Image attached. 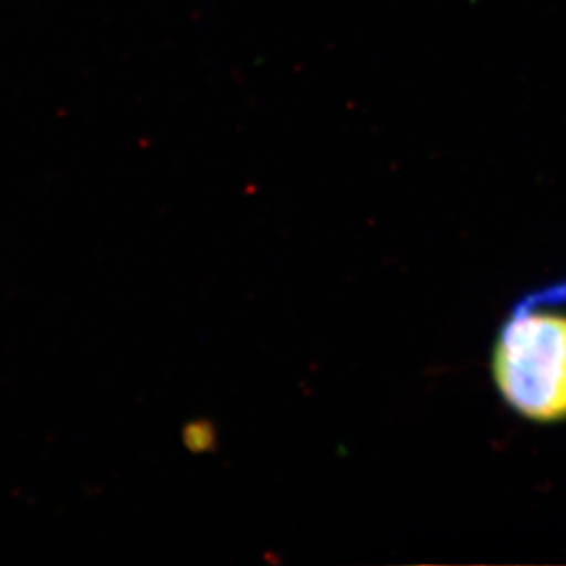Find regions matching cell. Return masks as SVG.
<instances>
[{
  "label": "cell",
  "mask_w": 566,
  "mask_h": 566,
  "mask_svg": "<svg viewBox=\"0 0 566 566\" xmlns=\"http://www.w3.org/2000/svg\"><path fill=\"white\" fill-rule=\"evenodd\" d=\"M214 429L209 422H191L184 429V442L192 453H206L214 446Z\"/></svg>",
  "instance_id": "cell-2"
},
{
  "label": "cell",
  "mask_w": 566,
  "mask_h": 566,
  "mask_svg": "<svg viewBox=\"0 0 566 566\" xmlns=\"http://www.w3.org/2000/svg\"><path fill=\"white\" fill-rule=\"evenodd\" d=\"M492 369L499 392L521 417L566 420V315L518 306L499 332Z\"/></svg>",
  "instance_id": "cell-1"
}]
</instances>
